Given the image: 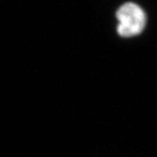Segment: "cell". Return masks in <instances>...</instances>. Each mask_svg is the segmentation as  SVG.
I'll return each mask as SVG.
<instances>
[{
  "label": "cell",
  "instance_id": "obj_1",
  "mask_svg": "<svg viewBox=\"0 0 157 157\" xmlns=\"http://www.w3.org/2000/svg\"><path fill=\"white\" fill-rule=\"evenodd\" d=\"M116 19L119 21L117 32L122 37H132L140 34L147 23L144 10L132 2L120 6L116 11Z\"/></svg>",
  "mask_w": 157,
  "mask_h": 157
}]
</instances>
